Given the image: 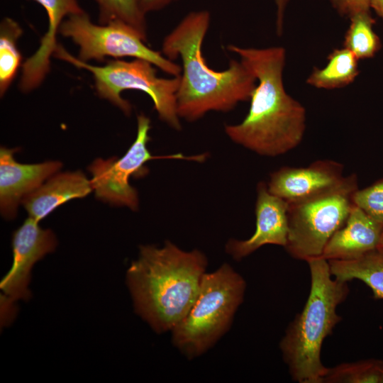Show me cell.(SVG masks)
Returning a JSON list of instances; mask_svg holds the SVG:
<instances>
[{
  "label": "cell",
  "mask_w": 383,
  "mask_h": 383,
  "mask_svg": "<svg viewBox=\"0 0 383 383\" xmlns=\"http://www.w3.org/2000/svg\"><path fill=\"white\" fill-rule=\"evenodd\" d=\"M226 49L237 54L257 79L247 115L239 123L225 126L227 136L262 156L276 157L295 148L306 130V109L284 89V48L228 45Z\"/></svg>",
  "instance_id": "cell-1"
},
{
  "label": "cell",
  "mask_w": 383,
  "mask_h": 383,
  "mask_svg": "<svg viewBox=\"0 0 383 383\" xmlns=\"http://www.w3.org/2000/svg\"><path fill=\"white\" fill-rule=\"evenodd\" d=\"M207 10L187 13L164 38L162 53L182 61L177 92L180 118L196 121L210 111L228 112L240 102L250 100L257 84L251 70L240 60L232 59L227 69L215 70L204 57L202 45L209 30Z\"/></svg>",
  "instance_id": "cell-2"
},
{
  "label": "cell",
  "mask_w": 383,
  "mask_h": 383,
  "mask_svg": "<svg viewBox=\"0 0 383 383\" xmlns=\"http://www.w3.org/2000/svg\"><path fill=\"white\" fill-rule=\"evenodd\" d=\"M207 265L197 249L186 251L170 241L140 245L126 272L135 312L156 333L171 332L192 306Z\"/></svg>",
  "instance_id": "cell-3"
},
{
  "label": "cell",
  "mask_w": 383,
  "mask_h": 383,
  "mask_svg": "<svg viewBox=\"0 0 383 383\" xmlns=\"http://www.w3.org/2000/svg\"><path fill=\"white\" fill-rule=\"evenodd\" d=\"M311 287L306 302L290 323L279 343L292 379L299 383H322L328 367L321 360L324 339L341 317L338 306L345 300L348 282L334 278L328 260L317 257L307 261Z\"/></svg>",
  "instance_id": "cell-4"
},
{
  "label": "cell",
  "mask_w": 383,
  "mask_h": 383,
  "mask_svg": "<svg viewBox=\"0 0 383 383\" xmlns=\"http://www.w3.org/2000/svg\"><path fill=\"white\" fill-rule=\"evenodd\" d=\"M245 289L244 278L227 263L206 272L192 306L171 331L174 347L189 360L207 352L230 328Z\"/></svg>",
  "instance_id": "cell-5"
},
{
  "label": "cell",
  "mask_w": 383,
  "mask_h": 383,
  "mask_svg": "<svg viewBox=\"0 0 383 383\" xmlns=\"http://www.w3.org/2000/svg\"><path fill=\"white\" fill-rule=\"evenodd\" d=\"M53 56L75 67L90 72L99 96L130 115L131 104L121 95L125 90H138L147 94L161 121L176 131L182 128L177 109V92L179 77H160L155 65L149 61L137 59L125 61L115 59L103 66L91 65L70 54L61 45L56 47Z\"/></svg>",
  "instance_id": "cell-6"
},
{
  "label": "cell",
  "mask_w": 383,
  "mask_h": 383,
  "mask_svg": "<svg viewBox=\"0 0 383 383\" xmlns=\"http://www.w3.org/2000/svg\"><path fill=\"white\" fill-rule=\"evenodd\" d=\"M357 189V177L352 174L328 192L288 204V235L284 247L288 253L306 262L321 257L329 239L345 223Z\"/></svg>",
  "instance_id": "cell-7"
},
{
  "label": "cell",
  "mask_w": 383,
  "mask_h": 383,
  "mask_svg": "<svg viewBox=\"0 0 383 383\" xmlns=\"http://www.w3.org/2000/svg\"><path fill=\"white\" fill-rule=\"evenodd\" d=\"M59 33L79 45L78 58L84 62H104L106 57H131L149 61L172 77H179L182 72L180 65L148 47L138 30L122 21L96 25L84 12L67 17Z\"/></svg>",
  "instance_id": "cell-8"
},
{
  "label": "cell",
  "mask_w": 383,
  "mask_h": 383,
  "mask_svg": "<svg viewBox=\"0 0 383 383\" xmlns=\"http://www.w3.org/2000/svg\"><path fill=\"white\" fill-rule=\"evenodd\" d=\"M150 128V118L144 114L138 115L135 139L125 155L120 158H98L89 166V170L92 174L91 187L98 199L135 211L138 209V195L129 180L134 175L145 174V164L148 161L160 157L201 162L206 159V153L193 156L182 153L161 157L152 155L147 146L150 140L148 135Z\"/></svg>",
  "instance_id": "cell-9"
},
{
  "label": "cell",
  "mask_w": 383,
  "mask_h": 383,
  "mask_svg": "<svg viewBox=\"0 0 383 383\" xmlns=\"http://www.w3.org/2000/svg\"><path fill=\"white\" fill-rule=\"evenodd\" d=\"M57 239L50 229H43L38 222L28 216L14 232L12 238L13 263L0 282L3 306L7 313L13 303L30 297L28 284L34 265L55 250Z\"/></svg>",
  "instance_id": "cell-10"
},
{
  "label": "cell",
  "mask_w": 383,
  "mask_h": 383,
  "mask_svg": "<svg viewBox=\"0 0 383 383\" xmlns=\"http://www.w3.org/2000/svg\"><path fill=\"white\" fill-rule=\"evenodd\" d=\"M345 178L341 163L320 160L307 167H281L270 174L267 185L270 192L290 204L328 192Z\"/></svg>",
  "instance_id": "cell-11"
},
{
  "label": "cell",
  "mask_w": 383,
  "mask_h": 383,
  "mask_svg": "<svg viewBox=\"0 0 383 383\" xmlns=\"http://www.w3.org/2000/svg\"><path fill=\"white\" fill-rule=\"evenodd\" d=\"M287 210V202L270 192L267 184L260 182L257 187L255 232L246 240L231 238L226 244V252L239 261L265 245L285 247Z\"/></svg>",
  "instance_id": "cell-12"
},
{
  "label": "cell",
  "mask_w": 383,
  "mask_h": 383,
  "mask_svg": "<svg viewBox=\"0 0 383 383\" xmlns=\"http://www.w3.org/2000/svg\"><path fill=\"white\" fill-rule=\"evenodd\" d=\"M15 149L0 150V210L1 215L11 219L25 196L41 186L61 168L59 161L38 164H21L16 161Z\"/></svg>",
  "instance_id": "cell-13"
},
{
  "label": "cell",
  "mask_w": 383,
  "mask_h": 383,
  "mask_svg": "<svg viewBox=\"0 0 383 383\" xmlns=\"http://www.w3.org/2000/svg\"><path fill=\"white\" fill-rule=\"evenodd\" d=\"M383 226L354 204L343 226L326 243L321 257L326 260L357 258L380 246Z\"/></svg>",
  "instance_id": "cell-14"
},
{
  "label": "cell",
  "mask_w": 383,
  "mask_h": 383,
  "mask_svg": "<svg viewBox=\"0 0 383 383\" xmlns=\"http://www.w3.org/2000/svg\"><path fill=\"white\" fill-rule=\"evenodd\" d=\"M93 190L80 171L56 173L21 201L29 217L38 222L67 201L83 198Z\"/></svg>",
  "instance_id": "cell-15"
},
{
  "label": "cell",
  "mask_w": 383,
  "mask_h": 383,
  "mask_svg": "<svg viewBox=\"0 0 383 383\" xmlns=\"http://www.w3.org/2000/svg\"><path fill=\"white\" fill-rule=\"evenodd\" d=\"M40 4L48 18V29L37 51L23 65L22 78L27 84L40 85L50 71V56L57 46L56 35L65 17L84 13L77 0H33Z\"/></svg>",
  "instance_id": "cell-16"
},
{
  "label": "cell",
  "mask_w": 383,
  "mask_h": 383,
  "mask_svg": "<svg viewBox=\"0 0 383 383\" xmlns=\"http://www.w3.org/2000/svg\"><path fill=\"white\" fill-rule=\"evenodd\" d=\"M332 276L340 281L359 279L367 285L375 299H383V248L378 247L355 259L328 260Z\"/></svg>",
  "instance_id": "cell-17"
},
{
  "label": "cell",
  "mask_w": 383,
  "mask_h": 383,
  "mask_svg": "<svg viewBox=\"0 0 383 383\" xmlns=\"http://www.w3.org/2000/svg\"><path fill=\"white\" fill-rule=\"evenodd\" d=\"M359 74L358 59L348 49H335L322 69L315 68L306 83L318 89H336L352 83Z\"/></svg>",
  "instance_id": "cell-18"
},
{
  "label": "cell",
  "mask_w": 383,
  "mask_h": 383,
  "mask_svg": "<svg viewBox=\"0 0 383 383\" xmlns=\"http://www.w3.org/2000/svg\"><path fill=\"white\" fill-rule=\"evenodd\" d=\"M23 30L11 18H5L0 25V94L2 96L15 79L21 65L22 56L17 40Z\"/></svg>",
  "instance_id": "cell-19"
},
{
  "label": "cell",
  "mask_w": 383,
  "mask_h": 383,
  "mask_svg": "<svg viewBox=\"0 0 383 383\" xmlns=\"http://www.w3.org/2000/svg\"><path fill=\"white\" fill-rule=\"evenodd\" d=\"M350 19L344 48L350 50L358 60L373 57L381 48V41L373 29L374 20L371 13H360Z\"/></svg>",
  "instance_id": "cell-20"
},
{
  "label": "cell",
  "mask_w": 383,
  "mask_h": 383,
  "mask_svg": "<svg viewBox=\"0 0 383 383\" xmlns=\"http://www.w3.org/2000/svg\"><path fill=\"white\" fill-rule=\"evenodd\" d=\"M99 7L100 24L122 21L133 28L147 41L146 13L141 0H94Z\"/></svg>",
  "instance_id": "cell-21"
},
{
  "label": "cell",
  "mask_w": 383,
  "mask_h": 383,
  "mask_svg": "<svg viewBox=\"0 0 383 383\" xmlns=\"http://www.w3.org/2000/svg\"><path fill=\"white\" fill-rule=\"evenodd\" d=\"M323 382L383 383V360H364L328 368Z\"/></svg>",
  "instance_id": "cell-22"
},
{
  "label": "cell",
  "mask_w": 383,
  "mask_h": 383,
  "mask_svg": "<svg viewBox=\"0 0 383 383\" xmlns=\"http://www.w3.org/2000/svg\"><path fill=\"white\" fill-rule=\"evenodd\" d=\"M355 205L383 226V178L354 192Z\"/></svg>",
  "instance_id": "cell-23"
},
{
  "label": "cell",
  "mask_w": 383,
  "mask_h": 383,
  "mask_svg": "<svg viewBox=\"0 0 383 383\" xmlns=\"http://www.w3.org/2000/svg\"><path fill=\"white\" fill-rule=\"evenodd\" d=\"M333 7L349 18L360 13L370 12V0H331Z\"/></svg>",
  "instance_id": "cell-24"
},
{
  "label": "cell",
  "mask_w": 383,
  "mask_h": 383,
  "mask_svg": "<svg viewBox=\"0 0 383 383\" xmlns=\"http://www.w3.org/2000/svg\"><path fill=\"white\" fill-rule=\"evenodd\" d=\"M177 0H141V6L147 14L149 12L160 11Z\"/></svg>",
  "instance_id": "cell-25"
},
{
  "label": "cell",
  "mask_w": 383,
  "mask_h": 383,
  "mask_svg": "<svg viewBox=\"0 0 383 383\" xmlns=\"http://www.w3.org/2000/svg\"><path fill=\"white\" fill-rule=\"evenodd\" d=\"M289 1V0H274L277 7L276 27L279 35L282 33L284 11Z\"/></svg>",
  "instance_id": "cell-26"
},
{
  "label": "cell",
  "mask_w": 383,
  "mask_h": 383,
  "mask_svg": "<svg viewBox=\"0 0 383 383\" xmlns=\"http://www.w3.org/2000/svg\"><path fill=\"white\" fill-rule=\"evenodd\" d=\"M370 7L383 19V0H370Z\"/></svg>",
  "instance_id": "cell-27"
},
{
  "label": "cell",
  "mask_w": 383,
  "mask_h": 383,
  "mask_svg": "<svg viewBox=\"0 0 383 383\" xmlns=\"http://www.w3.org/2000/svg\"><path fill=\"white\" fill-rule=\"evenodd\" d=\"M380 247L383 248V231H382V237H381Z\"/></svg>",
  "instance_id": "cell-28"
}]
</instances>
